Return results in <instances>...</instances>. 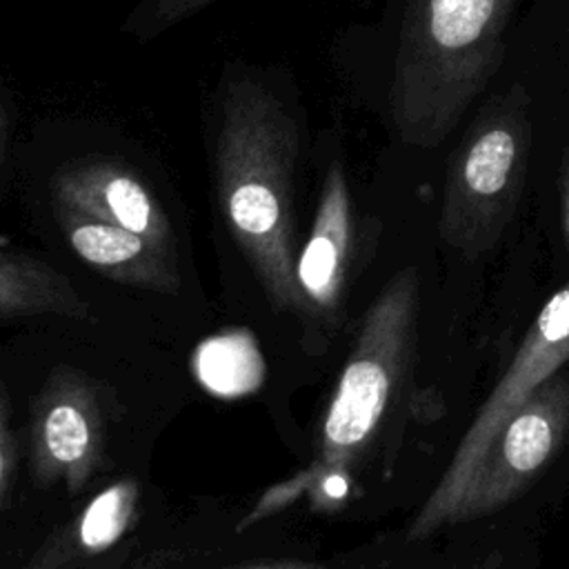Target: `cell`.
Listing matches in <instances>:
<instances>
[{
  "mask_svg": "<svg viewBox=\"0 0 569 569\" xmlns=\"http://www.w3.org/2000/svg\"><path fill=\"white\" fill-rule=\"evenodd\" d=\"M296 156L298 129L282 102L251 78L231 80L216 136L218 202L271 309L307 320L296 282Z\"/></svg>",
  "mask_w": 569,
  "mask_h": 569,
  "instance_id": "obj_1",
  "label": "cell"
},
{
  "mask_svg": "<svg viewBox=\"0 0 569 569\" xmlns=\"http://www.w3.org/2000/svg\"><path fill=\"white\" fill-rule=\"evenodd\" d=\"M513 0H411L389 93L398 138L433 149L458 127L502 58Z\"/></svg>",
  "mask_w": 569,
  "mask_h": 569,
  "instance_id": "obj_2",
  "label": "cell"
},
{
  "mask_svg": "<svg viewBox=\"0 0 569 569\" xmlns=\"http://www.w3.org/2000/svg\"><path fill=\"white\" fill-rule=\"evenodd\" d=\"M418 345V273L400 269L367 307L320 425L307 482L349 476L373 447L407 389Z\"/></svg>",
  "mask_w": 569,
  "mask_h": 569,
  "instance_id": "obj_3",
  "label": "cell"
},
{
  "mask_svg": "<svg viewBox=\"0 0 569 569\" xmlns=\"http://www.w3.org/2000/svg\"><path fill=\"white\" fill-rule=\"evenodd\" d=\"M531 151L529 98L509 87L473 120L449 160L440 238L469 260L489 253L516 216Z\"/></svg>",
  "mask_w": 569,
  "mask_h": 569,
  "instance_id": "obj_4",
  "label": "cell"
},
{
  "mask_svg": "<svg viewBox=\"0 0 569 569\" xmlns=\"http://www.w3.org/2000/svg\"><path fill=\"white\" fill-rule=\"evenodd\" d=\"M569 362V284L553 293L527 329L502 376L478 407L447 469L413 516L407 540H427L449 527V516L491 438L505 418L545 380Z\"/></svg>",
  "mask_w": 569,
  "mask_h": 569,
  "instance_id": "obj_5",
  "label": "cell"
},
{
  "mask_svg": "<svg viewBox=\"0 0 569 569\" xmlns=\"http://www.w3.org/2000/svg\"><path fill=\"white\" fill-rule=\"evenodd\" d=\"M569 436V376L538 385L500 425L476 462L449 527L478 520L513 502L553 460Z\"/></svg>",
  "mask_w": 569,
  "mask_h": 569,
  "instance_id": "obj_6",
  "label": "cell"
},
{
  "mask_svg": "<svg viewBox=\"0 0 569 569\" xmlns=\"http://www.w3.org/2000/svg\"><path fill=\"white\" fill-rule=\"evenodd\" d=\"M104 458V407L98 387L73 367H56L33 400L29 469L38 487L82 491Z\"/></svg>",
  "mask_w": 569,
  "mask_h": 569,
  "instance_id": "obj_7",
  "label": "cell"
},
{
  "mask_svg": "<svg viewBox=\"0 0 569 569\" xmlns=\"http://www.w3.org/2000/svg\"><path fill=\"white\" fill-rule=\"evenodd\" d=\"M51 193L56 207L173 244L169 216L156 193L116 160L84 158L58 169L51 178Z\"/></svg>",
  "mask_w": 569,
  "mask_h": 569,
  "instance_id": "obj_8",
  "label": "cell"
},
{
  "mask_svg": "<svg viewBox=\"0 0 569 569\" xmlns=\"http://www.w3.org/2000/svg\"><path fill=\"white\" fill-rule=\"evenodd\" d=\"M353 247V211L340 162L327 169L311 236L296 258L307 320H331L340 307Z\"/></svg>",
  "mask_w": 569,
  "mask_h": 569,
  "instance_id": "obj_9",
  "label": "cell"
},
{
  "mask_svg": "<svg viewBox=\"0 0 569 569\" xmlns=\"http://www.w3.org/2000/svg\"><path fill=\"white\" fill-rule=\"evenodd\" d=\"M56 216L73 253L91 269L129 287L156 293L180 291V271L173 244L158 242L138 231L96 220L64 207H56Z\"/></svg>",
  "mask_w": 569,
  "mask_h": 569,
  "instance_id": "obj_10",
  "label": "cell"
},
{
  "mask_svg": "<svg viewBox=\"0 0 569 569\" xmlns=\"http://www.w3.org/2000/svg\"><path fill=\"white\" fill-rule=\"evenodd\" d=\"M138 511V482L122 478L96 493L84 509L58 533H53L29 560V567L56 569L71 567L104 553L136 520Z\"/></svg>",
  "mask_w": 569,
  "mask_h": 569,
  "instance_id": "obj_11",
  "label": "cell"
},
{
  "mask_svg": "<svg viewBox=\"0 0 569 569\" xmlns=\"http://www.w3.org/2000/svg\"><path fill=\"white\" fill-rule=\"evenodd\" d=\"M64 316L84 320L87 300L67 276L29 256L0 251V318Z\"/></svg>",
  "mask_w": 569,
  "mask_h": 569,
  "instance_id": "obj_12",
  "label": "cell"
},
{
  "mask_svg": "<svg viewBox=\"0 0 569 569\" xmlns=\"http://www.w3.org/2000/svg\"><path fill=\"white\" fill-rule=\"evenodd\" d=\"M16 471V440L11 431V400L0 380V511L9 498Z\"/></svg>",
  "mask_w": 569,
  "mask_h": 569,
  "instance_id": "obj_13",
  "label": "cell"
},
{
  "mask_svg": "<svg viewBox=\"0 0 569 569\" xmlns=\"http://www.w3.org/2000/svg\"><path fill=\"white\" fill-rule=\"evenodd\" d=\"M213 0H149L142 9V27H167L180 18H187Z\"/></svg>",
  "mask_w": 569,
  "mask_h": 569,
  "instance_id": "obj_14",
  "label": "cell"
},
{
  "mask_svg": "<svg viewBox=\"0 0 569 569\" xmlns=\"http://www.w3.org/2000/svg\"><path fill=\"white\" fill-rule=\"evenodd\" d=\"M558 184H560V202H562V220H565V231L569 238V140L562 149L560 158V173H558Z\"/></svg>",
  "mask_w": 569,
  "mask_h": 569,
  "instance_id": "obj_15",
  "label": "cell"
},
{
  "mask_svg": "<svg viewBox=\"0 0 569 569\" xmlns=\"http://www.w3.org/2000/svg\"><path fill=\"white\" fill-rule=\"evenodd\" d=\"M4 153H7V116L0 104V164L4 162Z\"/></svg>",
  "mask_w": 569,
  "mask_h": 569,
  "instance_id": "obj_16",
  "label": "cell"
}]
</instances>
